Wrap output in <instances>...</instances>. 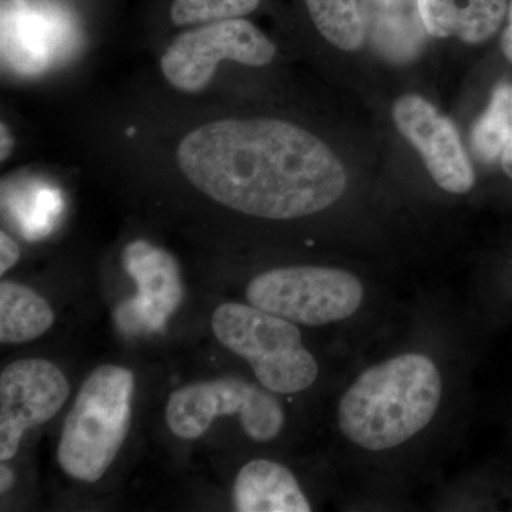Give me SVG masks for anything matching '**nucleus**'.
I'll use <instances>...</instances> for the list:
<instances>
[{
  "label": "nucleus",
  "mask_w": 512,
  "mask_h": 512,
  "mask_svg": "<svg viewBox=\"0 0 512 512\" xmlns=\"http://www.w3.org/2000/svg\"><path fill=\"white\" fill-rule=\"evenodd\" d=\"M83 151L89 165L110 174L256 220L311 217L348 187L342 161L308 128L157 82L106 94L87 123Z\"/></svg>",
  "instance_id": "nucleus-1"
},
{
  "label": "nucleus",
  "mask_w": 512,
  "mask_h": 512,
  "mask_svg": "<svg viewBox=\"0 0 512 512\" xmlns=\"http://www.w3.org/2000/svg\"><path fill=\"white\" fill-rule=\"evenodd\" d=\"M439 369L430 357L407 353L370 367L339 404L346 439L370 451L390 450L429 426L441 400Z\"/></svg>",
  "instance_id": "nucleus-2"
},
{
  "label": "nucleus",
  "mask_w": 512,
  "mask_h": 512,
  "mask_svg": "<svg viewBox=\"0 0 512 512\" xmlns=\"http://www.w3.org/2000/svg\"><path fill=\"white\" fill-rule=\"evenodd\" d=\"M278 47L247 18L221 20L180 30L157 49V82L185 97L214 99L228 70L262 69Z\"/></svg>",
  "instance_id": "nucleus-3"
},
{
  "label": "nucleus",
  "mask_w": 512,
  "mask_h": 512,
  "mask_svg": "<svg viewBox=\"0 0 512 512\" xmlns=\"http://www.w3.org/2000/svg\"><path fill=\"white\" fill-rule=\"evenodd\" d=\"M133 394L134 375L126 367L100 366L84 380L57 450L67 476L92 484L107 473L130 430Z\"/></svg>",
  "instance_id": "nucleus-4"
},
{
  "label": "nucleus",
  "mask_w": 512,
  "mask_h": 512,
  "mask_svg": "<svg viewBox=\"0 0 512 512\" xmlns=\"http://www.w3.org/2000/svg\"><path fill=\"white\" fill-rule=\"evenodd\" d=\"M211 326L218 342L247 360L269 392H303L318 379V363L303 346L296 323L252 305L228 302L212 313Z\"/></svg>",
  "instance_id": "nucleus-5"
},
{
  "label": "nucleus",
  "mask_w": 512,
  "mask_h": 512,
  "mask_svg": "<svg viewBox=\"0 0 512 512\" xmlns=\"http://www.w3.org/2000/svg\"><path fill=\"white\" fill-rule=\"evenodd\" d=\"M362 282L348 271L326 266H288L249 282V305L296 325L323 326L348 319L363 301Z\"/></svg>",
  "instance_id": "nucleus-6"
},
{
  "label": "nucleus",
  "mask_w": 512,
  "mask_h": 512,
  "mask_svg": "<svg viewBox=\"0 0 512 512\" xmlns=\"http://www.w3.org/2000/svg\"><path fill=\"white\" fill-rule=\"evenodd\" d=\"M238 416L249 439L268 443L285 424L282 404L268 389L237 379L187 384L168 399L165 420L175 436L200 439L218 417Z\"/></svg>",
  "instance_id": "nucleus-7"
},
{
  "label": "nucleus",
  "mask_w": 512,
  "mask_h": 512,
  "mask_svg": "<svg viewBox=\"0 0 512 512\" xmlns=\"http://www.w3.org/2000/svg\"><path fill=\"white\" fill-rule=\"evenodd\" d=\"M70 396L62 370L46 359L10 363L0 376V461L18 453L23 434L56 416Z\"/></svg>",
  "instance_id": "nucleus-8"
},
{
  "label": "nucleus",
  "mask_w": 512,
  "mask_h": 512,
  "mask_svg": "<svg viewBox=\"0 0 512 512\" xmlns=\"http://www.w3.org/2000/svg\"><path fill=\"white\" fill-rule=\"evenodd\" d=\"M393 120L402 136L419 151L434 183L451 194H466L474 187L471 167L453 121L417 94L400 97Z\"/></svg>",
  "instance_id": "nucleus-9"
},
{
  "label": "nucleus",
  "mask_w": 512,
  "mask_h": 512,
  "mask_svg": "<svg viewBox=\"0 0 512 512\" xmlns=\"http://www.w3.org/2000/svg\"><path fill=\"white\" fill-rule=\"evenodd\" d=\"M121 262L137 285V295L120 308L121 328L128 332H156L164 328L183 301L177 259L160 245L138 238L124 247Z\"/></svg>",
  "instance_id": "nucleus-10"
},
{
  "label": "nucleus",
  "mask_w": 512,
  "mask_h": 512,
  "mask_svg": "<svg viewBox=\"0 0 512 512\" xmlns=\"http://www.w3.org/2000/svg\"><path fill=\"white\" fill-rule=\"evenodd\" d=\"M232 500L238 512L312 511L295 476L272 460L245 464L235 478Z\"/></svg>",
  "instance_id": "nucleus-11"
},
{
  "label": "nucleus",
  "mask_w": 512,
  "mask_h": 512,
  "mask_svg": "<svg viewBox=\"0 0 512 512\" xmlns=\"http://www.w3.org/2000/svg\"><path fill=\"white\" fill-rule=\"evenodd\" d=\"M417 5L429 35L470 45L491 39L508 10V0H417Z\"/></svg>",
  "instance_id": "nucleus-12"
},
{
  "label": "nucleus",
  "mask_w": 512,
  "mask_h": 512,
  "mask_svg": "<svg viewBox=\"0 0 512 512\" xmlns=\"http://www.w3.org/2000/svg\"><path fill=\"white\" fill-rule=\"evenodd\" d=\"M365 9L366 35L384 57L407 62L419 55L426 28L417 2L366 0Z\"/></svg>",
  "instance_id": "nucleus-13"
},
{
  "label": "nucleus",
  "mask_w": 512,
  "mask_h": 512,
  "mask_svg": "<svg viewBox=\"0 0 512 512\" xmlns=\"http://www.w3.org/2000/svg\"><path fill=\"white\" fill-rule=\"evenodd\" d=\"M55 323V312L45 298L28 286L0 284V342L20 345L40 338Z\"/></svg>",
  "instance_id": "nucleus-14"
},
{
  "label": "nucleus",
  "mask_w": 512,
  "mask_h": 512,
  "mask_svg": "<svg viewBox=\"0 0 512 512\" xmlns=\"http://www.w3.org/2000/svg\"><path fill=\"white\" fill-rule=\"evenodd\" d=\"M319 35L343 52H356L366 39L359 0H305Z\"/></svg>",
  "instance_id": "nucleus-15"
},
{
  "label": "nucleus",
  "mask_w": 512,
  "mask_h": 512,
  "mask_svg": "<svg viewBox=\"0 0 512 512\" xmlns=\"http://www.w3.org/2000/svg\"><path fill=\"white\" fill-rule=\"evenodd\" d=\"M512 141V84L495 87L490 106L477 120L471 133L474 153L484 163H493L503 157Z\"/></svg>",
  "instance_id": "nucleus-16"
},
{
  "label": "nucleus",
  "mask_w": 512,
  "mask_h": 512,
  "mask_svg": "<svg viewBox=\"0 0 512 512\" xmlns=\"http://www.w3.org/2000/svg\"><path fill=\"white\" fill-rule=\"evenodd\" d=\"M261 3L262 0H170L165 10V28L168 30L165 40L194 26L247 18Z\"/></svg>",
  "instance_id": "nucleus-17"
},
{
  "label": "nucleus",
  "mask_w": 512,
  "mask_h": 512,
  "mask_svg": "<svg viewBox=\"0 0 512 512\" xmlns=\"http://www.w3.org/2000/svg\"><path fill=\"white\" fill-rule=\"evenodd\" d=\"M20 258V248L8 232H0V275H5L16 264Z\"/></svg>",
  "instance_id": "nucleus-18"
},
{
  "label": "nucleus",
  "mask_w": 512,
  "mask_h": 512,
  "mask_svg": "<svg viewBox=\"0 0 512 512\" xmlns=\"http://www.w3.org/2000/svg\"><path fill=\"white\" fill-rule=\"evenodd\" d=\"M15 144L12 128L5 119H2V124H0V161L2 164L8 163L9 158L15 153Z\"/></svg>",
  "instance_id": "nucleus-19"
},
{
  "label": "nucleus",
  "mask_w": 512,
  "mask_h": 512,
  "mask_svg": "<svg viewBox=\"0 0 512 512\" xmlns=\"http://www.w3.org/2000/svg\"><path fill=\"white\" fill-rule=\"evenodd\" d=\"M501 47H503L505 57L512 63V0L508 6V26L504 30Z\"/></svg>",
  "instance_id": "nucleus-20"
},
{
  "label": "nucleus",
  "mask_w": 512,
  "mask_h": 512,
  "mask_svg": "<svg viewBox=\"0 0 512 512\" xmlns=\"http://www.w3.org/2000/svg\"><path fill=\"white\" fill-rule=\"evenodd\" d=\"M13 483H15V474L6 466L5 461H2V467H0V491L2 494L8 493Z\"/></svg>",
  "instance_id": "nucleus-21"
},
{
  "label": "nucleus",
  "mask_w": 512,
  "mask_h": 512,
  "mask_svg": "<svg viewBox=\"0 0 512 512\" xmlns=\"http://www.w3.org/2000/svg\"><path fill=\"white\" fill-rule=\"evenodd\" d=\"M501 165H503L504 173L512 180V141L505 148L503 157H501Z\"/></svg>",
  "instance_id": "nucleus-22"
}]
</instances>
